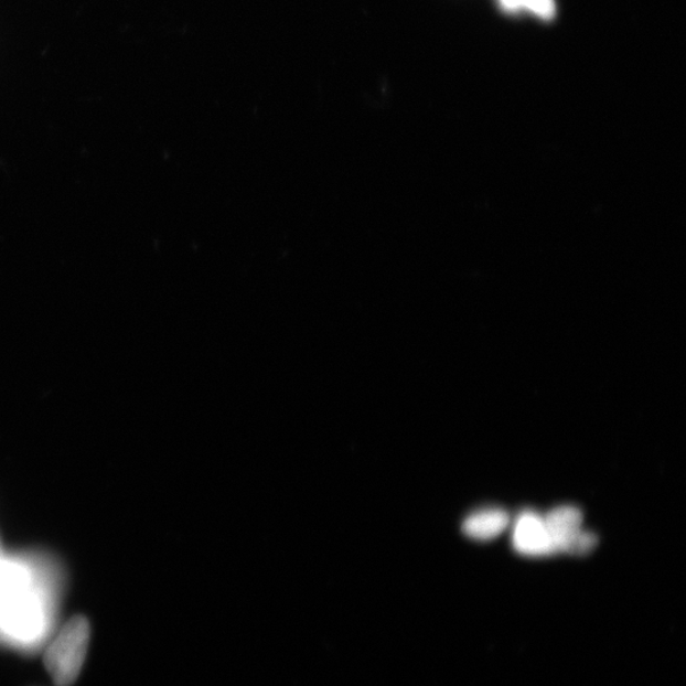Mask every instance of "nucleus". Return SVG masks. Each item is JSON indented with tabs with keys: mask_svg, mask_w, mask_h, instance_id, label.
Instances as JSON below:
<instances>
[{
	"mask_svg": "<svg viewBox=\"0 0 686 686\" xmlns=\"http://www.w3.org/2000/svg\"><path fill=\"white\" fill-rule=\"evenodd\" d=\"M500 3L502 4V7L505 8L506 11L516 12L518 10H522L521 0H500Z\"/></svg>",
	"mask_w": 686,
	"mask_h": 686,
	"instance_id": "6",
	"label": "nucleus"
},
{
	"mask_svg": "<svg viewBox=\"0 0 686 686\" xmlns=\"http://www.w3.org/2000/svg\"><path fill=\"white\" fill-rule=\"evenodd\" d=\"M522 8L530 11L542 20H550L555 15L554 0H521Z\"/></svg>",
	"mask_w": 686,
	"mask_h": 686,
	"instance_id": "5",
	"label": "nucleus"
},
{
	"mask_svg": "<svg viewBox=\"0 0 686 686\" xmlns=\"http://www.w3.org/2000/svg\"><path fill=\"white\" fill-rule=\"evenodd\" d=\"M90 641V626L85 617H74L49 644L45 666L57 686L77 682L86 663Z\"/></svg>",
	"mask_w": 686,
	"mask_h": 686,
	"instance_id": "1",
	"label": "nucleus"
},
{
	"mask_svg": "<svg viewBox=\"0 0 686 686\" xmlns=\"http://www.w3.org/2000/svg\"><path fill=\"white\" fill-rule=\"evenodd\" d=\"M543 518L556 554L564 551L572 556H587L596 549L598 537L582 529L583 515L580 508L557 507Z\"/></svg>",
	"mask_w": 686,
	"mask_h": 686,
	"instance_id": "2",
	"label": "nucleus"
},
{
	"mask_svg": "<svg viewBox=\"0 0 686 686\" xmlns=\"http://www.w3.org/2000/svg\"><path fill=\"white\" fill-rule=\"evenodd\" d=\"M510 517L504 510H483L467 518L463 532L475 540H491L507 528Z\"/></svg>",
	"mask_w": 686,
	"mask_h": 686,
	"instance_id": "4",
	"label": "nucleus"
},
{
	"mask_svg": "<svg viewBox=\"0 0 686 686\" xmlns=\"http://www.w3.org/2000/svg\"><path fill=\"white\" fill-rule=\"evenodd\" d=\"M513 543L518 554L524 556L543 557L556 554L544 518L532 512L517 517Z\"/></svg>",
	"mask_w": 686,
	"mask_h": 686,
	"instance_id": "3",
	"label": "nucleus"
}]
</instances>
